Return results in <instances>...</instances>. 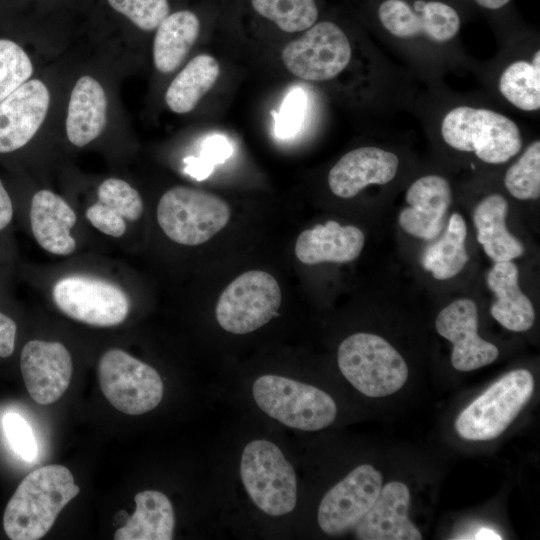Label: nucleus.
<instances>
[{
  "mask_svg": "<svg viewBox=\"0 0 540 540\" xmlns=\"http://www.w3.org/2000/svg\"><path fill=\"white\" fill-rule=\"evenodd\" d=\"M32 73V62L22 47L0 39V102L28 81Z\"/></svg>",
  "mask_w": 540,
  "mask_h": 540,
  "instance_id": "33",
  "label": "nucleus"
},
{
  "mask_svg": "<svg viewBox=\"0 0 540 540\" xmlns=\"http://www.w3.org/2000/svg\"><path fill=\"white\" fill-rule=\"evenodd\" d=\"M504 184L509 193L520 200L540 196V142H532L521 157L507 170Z\"/></svg>",
  "mask_w": 540,
  "mask_h": 540,
  "instance_id": "32",
  "label": "nucleus"
},
{
  "mask_svg": "<svg viewBox=\"0 0 540 540\" xmlns=\"http://www.w3.org/2000/svg\"><path fill=\"white\" fill-rule=\"evenodd\" d=\"M478 5L490 10H497L505 6L510 0H475Z\"/></svg>",
  "mask_w": 540,
  "mask_h": 540,
  "instance_id": "41",
  "label": "nucleus"
},
{
  "mask_svg": "<svg viewBox=\"0 0 540 540\" xmlns=\"http://www.w3.org/2000/svg\"><path fill=\"white\" fill-rule=\"evenodd\" d=\"M19 362L26 389L36 403H54L68 389L73 359L63 343L31 339L23 345Z\"/></svg>",
  "mask_w": 540,
  "mask_h": 540,
  "instance_id": "16",
  "label": "nucleus"
},
{
  "mask_svg": "<svg viewBox=\"0 0 540 540\" xmlns=\"http://www.w3.org/2000/svg\"><path fill=\"white\" fill-rule=\"evenodd\" d=\"M14 265L0 266V358H9L15 351L18 324L6 310L11 299V274Z\"/></svg>",
  "mask_w": 540,
  "mask_h": 540,
  "instance_id": "36",
  "label": "nucleus"
},
{
  "mask_svg": "<svg viewBox=\"0 0 540 540\" xmlns=\"http://www.w3.org/2000/svg\"><path fill=\"white\" fill-rule=\"evenodd\" d=\"M50 103L47 86L28 80L0 102V154L26 146L45 120Z\"/></svg>",
  "mask_w": 540,
  "mask_h": 540,
  "instance_id": "18",
  "label": "nucleus"
},
{
  "mask_svg": "<svg viewBox=\"0 0 540 540\" xmlns=\"http://www.w3.org/2000/svg\"><path fill=\"white\" fill-rule=\"evenodd\" d=\"M281 289L268 272L250 270L221 293L215 308L219 325L233 334H247L268 323L281 305Z\"/></svg>",
  "mask_w": 540,
  "mask_h": 540,
  "instance_id": "11",
  "label": "nucleus"
},
{
  "mask_svg": "<svg viewBox=\"0 0 540 540\" xmlns=\"http://www.w3.org/2000/svg\"><path fill=\"white\" fill-rule=\"evenodd\" d=\"M240 476L246 492L262 512L282 516L295 508V471L274 443L265 439L249 442L242 453Z\"/></svg>",
  "mask_w": 540,
  "mask_h": 540,
  "instance_id": "8",
  "label": "nucleus"
},
{
  "mask_svg": "<svg viewBox=\"0 0 540 540\" xmlns=\"http://www.w3.org/2000/svg\"><path fill=\"white\" fill-rule=\"evenodd\" d=\"M3 429L12 449L25 461L33 462L37 444L28 422L19 414L8 413L3 418Z\"/></svg>",
  "mask_w": 540,
  "mask_h": 540,
  "instance_id": "39",
  "label": "nucleus"
},
{
  "mask_svg": "<svg viewBox=\"0 0 540 540\" xmlns=\"http://www.w3.org/2000/svg\"><path fill=\"white\" fill-rule=\"evenodd\" d=\"M473 539H480V540H493L497 539L500 540L502 537L493 529L491 528H480L478 532L474 535Z\"/></svg>",
  "mask_w": 540,
  "mask_h": 540,
  "instance_id": "40",
  "label": "nucleus"
},
{
  "mask_svg": "<svg viewBox=\"0 0 540 540\" xmlns=\"http://www.w3.org/2000/svg\"><path fill=\"white\" fill-rule=\"evenodd\" d=\"M79 492L72 473L63 465L51 464L33 470L6 505L3 514L6 535L12 540L42 538Z\"/></svg>",
  "mask_w": 540,
  "mask_h": 540,
  "instance_id": "2",
  "label": "nucleus"
},
{
  "mask_svg": "<svg viewBox=\"0 0 540 540\" xmlns=\"http://www.w3.org/2000/svg\"><path fill=\"white\" fill-rule=\"evenodd\" d=\"M15 211L16 219L42 251L65 258L79 254L86 233L75 207L66 198L50 189H39L24 209Z\"/></svg>",
  "mask_w": 540,
  "mask_h": 540,
  "instance_id": "10",
  "label": "nucleus"
},
{
  "mask_svg": "<svg viewBox=\"0 0 540 540\" xmlns=\"http://www.w3.org/2000/svg\"><path fill=\"white\" fill-rule=\"evenodd\" d=\"M466 224L462 216L454 213L449 218L445 233L437 242L429 245L421 259L425 270L438 280L457 275L466 265Z\"/></svg>",
  "mask_w": 540,
  "mask_h": 540,
  "instance_id": "29",
  "label": "nucleus"
},
{
  "mask_svg": "<svg viewBox=\"0 0 540 540\" xmlns=\"http://www.w3.org/2000/svg\"><path fill=\"white\" fill-rule=\"evenodd\" d=\"M200 21L195 13L181 10L169 14L157 27L153 61L161 73L174 71L185 59L198 38Z\"/></svg>",
  "mask_w": 540,
  "mask_h": 540,
  "instance_id": "27",
  "label": "nucleus"
},
{
  "mask_svg": "<svg viewBox=\"0 0 540 540\" xmlns=\"http://www.w3.org/2000/svg\"><path fill=\"white\" fill-rule=\"evenodd\" d=\"M383 27L398 38L425 37L447 42L460 29V17L450 5L440 1L385 0L378 8Z\"/></svg>",
  "mask_w": 540,
  "mask_h": 540,
  "instance_id": "15",
  "label": "nucleus"
},
{
  "mask_svg": "<svg viewBox=\"0 0 540 540\" xmlns=\"http://www.w3.org/2000/svg\"><path fill=\"white\" fill-rule=\"evenodd\" d=\"M441 135L452 148L474 152L483 162L500 164L522 147L517 124L498 112L468 106L449 111L442 120Z\"/></svg>",
  "mask_w": 540,
  "mask_h": 540,
  "instance_id": "3",
  "label": "nucleus"
},
{
  "mask_svg": "<svg viewBox=\"0 0 540 540\" xmlns=\"http://www.w3.org/2000/svg\"><path fill=\"white\" fill-rule=\"evenodd\" d=\"M257 14L284 32L305 31L317 22L316 0H251Z\"/></svg>",
  "mask_w": 540,
  "mask_h": 540,
  "instance_id": "31",
  "label": "nucleus"
},
{
  "mask_svg": "<svg viewBox=\"0 0 540 540\" xmlns=\"http://www.w3.org/2000/svg\"><path fill=\"white\" fill-rule=\"evenodd\" d=\"M107 122V98L101 84L90 76L75 83L67 110L66 135L69 142L84 147L98 138Z\"/></svg>",
  "mask_w": 540,
  "mask_h": 540,
  "instance_id": "23",
  "label": "nucleus"
},
{
  "mask_svg": "<svg viewBox=\"0 0 540 540\" xmlns=\"http://www.w3.org/2000/svg\"><path fill=\"white\" fill-rule=\"evenodd\" d=\"M108 3L144 31L157 29L170 11L168 0H108Z\"/></svg>",
  "mask_w": 540,
  "mask_h": 540,
  "instance_id": "34",
  "label": "nucleus"
},
{
  "mask_svg": "<svg viewBox=\"0 0 540 540\" xmlns=\"http://www.w3.org/2000/svg\"><path fill=\"white\" fill-rule=\"evenodd\" d=\"M141 194L129 182L118 177L104 179L95 197L76 210L84 231L107 239L126 249L133 227L144 215Z\"/></svg>",
  "mask_w": 540,
  "mask_h": 540,
  "instance_id": "13",
  "label": "nucleus"
},
{
  "mask_svg": "<svg viewBox=\"0 0 540 540\" xmlns=\"http://www.w3.org/2000/svg\"><path fill=\"white\" fill-rule=\"evenodd\" d=\"M79 254L53 266L24 264L21 273L65 317L96 328L123 324L134 304L126 267Z\"/></svg>",
  "mask_w": 540,
  "mask_h": 540,
  "instance_id": "1",
  "label": "nucleus"
},
{
  "mask_svg": "<svg viewBox=\"0 0 540 540\" xmlns=\"http://www.w3.org/2000/svg\"><path fill=\"white\" fill-rule=\"evenodd\" d=\"M518 280V268L511 261L496 262L487 276L488 287L496 296L491 315L504 328L522 332L533 325L535 311L531 301L520 290Z\"/></svg>",
  "mask_w": 540,
  "mask_h": 540,
  "instance_id": "24",
  "label": "nucleus"
},
{
  "mask_svg": "<svg viewBox=\"0 0 540 540\" xmlns=\"http://www.w3.org/2000/svg\"><path fill=\"white\" fill-rule=\"evenodd\" d=\"M410 493L400 481L387 483L354 532L360 540H420L422 535L408 518Z\"/></svg>",
  "mask_w": 540,
  "mask_h": 540,
  "instance_id": "19",
  "label": "nucleus"
},
{
  "mask_svg": "<svg viewBox=\"0 0 540 540\" xmlns=\"http://www.w3.org/2000/svg\"><path fill=\"white\" fill-rule=\"evenodd\" d=\"M337 361L347 381L372 398L395 393L408 378V367L400 353L385 339L371 333H355L343 340Z\"/></svg>",
  "mask_w": 540,
  "mask_h": 540,
  "instance_id": "4",
  "label": "nucleus"
},
{
  "mask_svg": "<svg viewBox=\"0 0 540 540\" xmlns=\"http://www.w3.org/2000/svg\"><path fill=\"white\" fill-rule=\"evenodd\" d=\"M382 480L370 464L353 469L322 498L317 515L322 531L339 535L353 529L376 500Z\"/></svg>",
  "mask_w": 540,
  "mask_h": 540,
  "instance_id": "14",
  "label": "nucleus"
},
{
  "mask_svg": "<svg viewBox=\"0 0 540 540\" xmlns=\"http://www.w3.org/2000/svg\"><path fill=\"white\" fill-rule=\"evenodd\" d=\"M102 393L118 411L141 415L153 410L163 397L159 373L149 364L120 348H110L97 367Z\"/></svg>",
  "mask_w": 540,
  "mask_h": 540,
  "instance_id": "9",
  "label": "nucleus"
},
{
  "mask_svg": "<svg viewBox=\"0 0 540 540\" xmlns=\"http://www.w3.org/2000/svg\"><path fill=\"white\" fill-rule=\"evenodd\" d=\"M534 378L526 369L508 372L457 417V434L470 441H486L499 437L530 400Z\"/></svg>",
  "mask_w": 540,
  "mask_h": 540,
  "instance_id": "7",
  "label": "nucleus"
},
{
  "mask_svg": "<svg viewBox=\"0 0 540 540\" xmlns=\"http://www.w3.org/2000/svg\"><path fill=\"white\" fill-rule=\"evenodd\" d=\"M408 207L399 214V224L408 234L432 240L444 226L451 203L448 181L438 175H426L414 181L406 193Z\"/></svg>",
  "mask_w": 540,
  "mask_h": 540,
  "instance_id": "21",
  "label": "nucleus"
},
{
  "mask_svg": "<svg viewBox=\"0 0 540 540\" xmlns=\"http://www.w3.org/2000/svg\"><path fill=\"white\" fill-rule=\"evenodd\" d=\"M258 407L280 423L302 431H317L330 425L336 403L323 390L279 375L258 377L252 387Z\"/></svg>",
  "mask_w": 540,
  "mask_h": 540,
  "instance_id": "6",
  "label": "nucleus"
},
{
  "mask_svg": "<svg viewBox=\"0 0 540 540\" xmlns=\"http://www.w3.org/2000/svg\"><path fill=\"white\" fill-rule=\"evenodd\" d=\"M507 202L498 194L484 198L473 215L477 240L495 262L511 261L524 252L522 243L506 228Z\"/></svg>",
  "mask_w": 540,
  "mask_h": 540,
  "instance_id": "26",
  "label": "nucleus"
},
{
  "mask_svg": "<svg viewBox=\"0 0 540 540\" xmlns=\"http://www.w3.org/2000/svg\"><path fill=\"white\" fill-rule=\"evenodd\" d=\"M231 153L232 147L228 140L221 135H213L203 142L200 157L185 159L184 171L198 180H203L211 174L215 164L224 162Z\"/></svg>",
  "mask_w": 540,
  "mask_h": 540,
  "instance_id": "35",
  "label": "nucleus"
},
{
  "mask_svg": "<svg viewBox=\"0 0 540 540\" xmlns=\"http://www.w3.org/2000/svg\"><path fill=\"white\" fill-rule=\"evenodd\" d=\"M365 242L363 232L352 225L327 221L304 230L297 238L295 255L306 265L346 263L356 259Z\"/></svg>",
  "mask_w": 540,
  "mask_h": 540,
  "instance_id": "22",
  "label": "nucleus"
},
{
  "mask_svg": "<svg viewBox=\"0 0 540 540\" xmlns=\"http://www.w3.org/2000/svg\"><path fill=\"white\" fill-rule=\"evenodd\" d=\"M306 102V94L301 88H294L286 95L280 111L277 114L273 112L277 137L289 138L300 130L305 116Z\"/></svg>",
  "mask_w": 540,
  "mask_h": 540,
  "instance_id": "38",
  "label": "nucleus"
},
{
  "mask_svg": "<svg viewBox=\"0 0 540 540\" xmlns=\"http://www.w3.org/2000/svg\"><path fill=\"white\" fill-rule=\"evenodd\" d=\"M344 31L331 21L316 22L288 43L281 54L287 70L307 81H326L339 75L351 60Z\"/></svg>",
  "mask_w": 540,
  "mask_h": 540,
  "instance_id": "12",
  "label": "nucleus"
},
{
  "mask_svg": "<svg viewBox=\"0 0 540 540\" xmlns=\"http://www.w3.org/2000/svg\"><path fill=\"white\" fill-rule=\"evenodd\" d=\"M435 327L453 344L451 362L456 370H475L498 357V348L478 335V310L471 299H458L442 309Z\"/></svg>",
  "mask_w": 540,
  "mask_h": 540,
  "instance_id": "17",
  "label": "nucleus"
},
{
  "mask_svg": "<svg viewBox=\"0 0 540 540\" xmlns=\"http://www.w3.org/2000/svg\"><path fill=\"white\" fill-rule=\"evenodd\" d=\"M499 90L512 105L523 111L540 108V51L532 62L518 60L511 63L501 74Z\"/></svg>",
  "mask_w": 540,
  "mask_h": 540,
  "instance_id": "30",
  "label": "nucleus"
},
{
  "mask_svg": "<svg viewBox=\"0 0 540 540\" xmlns=\"http://www.w3.org/2000/svg\"><path fill=\"white\" fill-rule=\"evenodd\" d=\"M16 211L14 200L0 179V266L15 265L17 246L13 235Z\"/></svg>",
  "mask_w": 540,
  "mask_h": 540,
  "instance_id": "37",
  "label": "nucleus"
},
{
  "mask_svg": "<svg viewBox=\"0 0 540 540\" xmlns=\"http://www.w3.org/2000/svg\"><path fill=\"white\" fill-rule=\"evenodd\" d=\"M219 73L220 66L214 57L208 54L194 57L167 88L165 94L167 106L178 114L192 111L214 86Z\"/></svg>",
  "mask_w": 540,
  "mask_h": 540,
  "instance_id": "28",
  "label": "nucleus"
},
{
  "mask_svg": "<svg viewBox=\"0 0 540 540\" xmlns=\"http://www.w3.org/2000/svg\"><path fill=\"white\" fill-rule=\"evenodd\" d=\"M398 157L377 147H361L343 155L328 174L330 190L340 198H352L370 184L383 185L396 175Z\"/></svg>",
  "mask_w": 540,
  "mask_h": 540,
  "instance_id": "20",
  "label": "nucleus"
},
{
  "mask_svg": "<svg viewBox=\"0 0 540 540\" xmlns=\"http://www.w3.org/2000/svg\"><path fill=\"white\" fill-rule=\"evenodd\" d=\"M136 510L119 528L115 540H170L173 538L174 511L169 498L157 490L135 495Z\"/></svg>",
  "mask_w": 540,
  "mask_h": 540,
  "instance_id": "25",
  "label": "nucleus"
},
{
  "mask_svg": "<svg viewBox=\"0 0 540 540\" xmlns=\"http://www.w3.org/2000/svg\"><path fill=\"white\" fill-rule=\"evenodd\" d=\"M231 209L220 197L188 186H174L160 197L156 221L171 241L198 246L221 231L229 222Z\"/></svg>",
  "mask_w": 540,
  "mask_h": 540,
  "instance_id": "5",
  "label": "nucleus"
}]
</instances>
